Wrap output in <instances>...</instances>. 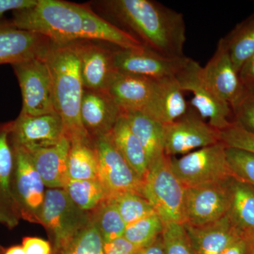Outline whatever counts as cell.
Masks as SVG:
<instances>
[{
	"instance_id": "cell-21",
	"label": "cell",
	"mask_w": 254,
	"mask_h": 254,
	"mask_svg": "<svg viewBox=\"0 0 254 254\" xmlns=\"http://www.w3.org/2000/svg\"><path fill=\"white\" fill-rule=\"evenodd\" d=\"M188 110L180 84L175 77H170L157 80L149 103L141 113L168 125L181 118Z\"/></svg>"
},
{
	"instance_id": "cell-26",
	"label": "cell",
	"mask_w": 254,
	"mask_h": 254,
	"mask_svg": "<svg viewBox=\"0 0 254 254\" xmlns=\"http://www.w3.org/2000/svg\"><path fill=\"white\" fill-rule=\"evenodd\" d=\"M110 136L119 152L143 181L149 170L148 158L144 148L131 131L123 115L114 127Z\"/></svg>"
},
{
	"instance_id": "cell-40",
	"label": "cell",
	"mask_w": 254,
	"mask_h": 254,
	"mask_svg": "<svg viewBox=\"0 0 254 254\" xmlns=\"http://www.w3.org/2000/svg\"><path fill=\"white\" fill-rule=\"evenodd\" d=\"M37 2L38 0H0V19L7 11L27 9Z\"/></svg>"
},
{
	"instance_id": "cell-28",
	"label": "cell",
	"mask_w": 254,
	"mask_h": 254,
	"mask_svg": "<svg viewBox=\"0 0 254 254\" xmlns=\"http://www.w3.org/2000/svg\"><path fill=\"white\" fill-rule=\"evenodd\" d=\"M63 190L75 205L88 213L94 211L110 198L98 180H69Z\"/></svg>"
},
{
	"instance_id": "cell-34",
	"label": "cell",
	"mask_w": 254,
	"mask_h": 254,
	"mask_svg": "<svg viewBox=\"0 0 254 254\" xmlns=\"http://www.w3.org/2000/svg\"><path fill=\"white\" fill-rule=\"evenodd\" d=\"M161 236L165 254H195L184 224L164 225Z\"/></svg>"
},
{
	"instance_id": "cell-20",
	"label": "cell",
	"mask_w": 254,
	"mask_h": 254,
	"mask_svg": "<svg viewBox=\"0 0 254 254\" xmlns=\"http://www.w3.org/2000/svg\"><path fill=\"white\" fill-rule=\"evenodd\" d=\"M71 142L64 136L58 144L47 148L25 150L48 189H64L69 178L68 159ZM22 149V148H21Z\"/></svg>"
},
{
	"instance_id": "cell-18",
	"label": "cell",
	"mask_w": 254,
	"mask_h": 254,
	"mask_svg": "<svg viewBox=\"0 0 254 254\" xmlns=\"http://www.w3.org/2000/svg\"><path fill=\"white\" fill-rule=\"evenodd\" d=\"M80 115L85 131L93 141L110 134L123 112L108 91L84 88Z\"/></svg>"
},
{
	"instance_id": "cell-19",
	"label": "cell",
	"mask_w": 254,
	"mask_h": 254,
	"mask_svg": "<svg viewBox=\"0 0 254 254\" xmlns=\"http://www.w3.org/2000/svg\"><path fill=\"white\" fill-rule=\"evenodd\" d=\"M12 121L0 123V225L9 230L18 226L21 215L12 192L14 147L11 141Z\"/></svg>"
},
{
	"instance_id": "cell-42",
	"label": "cell",
	"mask_w": 254,
	"mask_h": 254,
	"mask_svg": "<svg viewBox=\"0 0 254 254\" xmlns=\"http://www.w3.org/2000/svg\"><path fill=\"white\" fill-rule=\"evenodd\" d=\"M137 254H165L161 235L153 243L141 249Z\"/></svg>"
},
{
	"instance_id": "cell-27",
	"label": "cell",
	"mask_w": 254,
	"mask_h": 254,
	"mask_svg": "<svg viewBox=\"0 0 254 254\" xmlns=\"http://www.w3.org/2000/svg\"><path fill=\"white\" fill-rule=\"evenodd\" d=\"M68 174L69 180H98V157L93 140L71 141Z\"/></svg>"
},
{
	"instance_id": "cell-10",
	"label": "cell",
	"mask_w": 254,
	"mask_h": 254,
	"mask_svg": "<svg viewBox=\"0 0 254 254\" xmlns=\"http://www.w3.org/2000/svg\"><path fill=\"white\" fill-rule=\"evenodd\" d=\"M14 147L12 192L21 220L41 224L45 184L25 150Z\"/></svg>"
},
{
	"instance_id": "cell-13",
	"label": "cell",
	"mask_w": 254,
	"mask_h": 254,
	"mask_svg": "<svg viewBox=\"0 0 254 254\" xmlns=\"http://www.w3.org/2000/svg\"><path fill=\"white\" fill-rule=\"evenodd\" d=\"M188 58H168L148 48L115 50V66L119 73L153 80L175 77Z\"/></svg>"
},
{
	"instance_id": "cell-7",
	"label": "cell",
	"mask_w": 254,
	"mask_h": 254,
	"mask_svg": "<svg viewBox=\"0 0 254 254\" xmlns=\"http://www.w3.org/2000/svg\"><path fill=\"white\" fill-rule=\"evenodd\" d=\"M182 91L193 94L190 105L201 118L218 131H222L232 123L230 118L232 109L205 81L202 74V66L191 58L175 76Z\"/></svg>"
},
{
	"instance_id": "cell-45",
	"label": "cell",
	"mask_w": 254,
	"mask_h": 254,
	"mask_svg": "<svg viewBox=\"0 0 254 254\" xmlns=\"http://www.w3.org/2000/svg\"><path fill=\"white\" fill-rule=\"evenodd\" d=\"M5 250H6V248H4L2 245H0V254H4Z\"/></svg>"
},
{
	"instance_id": "cell-31",
	"label": "cell",
	"mask_w": 254,
	"mask_h": 254,
	"mask_svg": "<svg viewBox=\"0 0 254 254\" xmlns=\"http://www.w3.org/2000/svg\"><path fill=\"white\" fill-rule=\"evenodd\" d=\"M163 230V221L155 213L127 225L124 237L138 249H142L156 240Z\"/></svg>"
},
{
	"instance_id": "cell-11",
	"label": "cell",
	"mask_w": 254,
	"mask_h": 254,
	"mask_svg": "<svg viewBox=\"0 0 254 254\" xmlns=\"http://www.w3.org/2000/svg\"><path fill=\"white\" fill-rule=\"evenodd\" d=\"M220 141V131L205 123L194 110H188L181 118L164 125V146L169 157L188 154Z\"/></svg>"
},
{
	"instance_id": "cell-8",
	"label": "cell",
	"mask_w": 254,
	"mask_h": 254,
	"mask_svg": "<svg viewBox=\"0 0 254 254\" xmlns=\"http://www.w3.org/2000/svg\"><path fill=\"white\" fill-rule=\"evenodd\" d=\"M11 66L22 96L20 114L36 116L57 113L51 76L45 58L14 64Z\"/></svg>"
},
{
	"instance_id": "cell-17",
	"label": "cell",
	"mask_w": 254,
	"mask_h": 254,
	"mask_svg": "<svg viewBox=\"0 0 254 254\" xmlns=\"http://www.w3.org/2000/svg\"><path fill=\"white\" fill-rule=\"evenodd\" d=\"M95 41H77L80 68L84 88L108 91L118 71L114 62L115 50Z\"/></svg>"
},
{
	"instance_id": "cell-24",
	"label": "cell",
	"mask_w": 254,
	"mask_h": 254,
	"mask_svg": "<svg viewBox=\"0 0 254 254\" xmlns=\"http://www.w3.org/2000/svg\"><path fill=\"white\" fill-rule=\"evenodd\" d=\"M229 218L247 242L254 240V187L232 177L230 180Z\"/></svg>"
},
{
	"instance_id": "cell-44",
	"label": "cell",
	"mask_w": 254,
	"mask_h": 254,
	"mask_svg": "<svg viewBox=\"0 0 254 254\" xmlns=\"http://www.w3.org/2000/svg\"><path fill=\"white\" fill-rule=\"evenodd\" d=\"M4 254H26L21 245H15L6 249Z\"/></svg>"
},
{
	"instance_id": "cell-38",
	"label": "cell",
	"mask_w": 254,
	"mask_h": 254,
	"mask_svg": "<svg viewBox=\"0 0 254 254\" xmlns=\"http://www.w3.org/2000/svg\"><path fill=\"white\" fill-rule=\"evenodd\" d=\"M21 246L26 254H53L51 243L38 237H23Z\"/></svg>"
},
{
	"instance_id": "cell-2",
	"label": "cell",
	"mask_w": 254,
	"mask_h": 254,
	"mask_svg": "<svg viewBox=\"0 0 254 254\" xmlns=\"http://www.w3.org/2000/svg\"><path fill=\"white\" fill-rule=\"evenodd\" d=\"M110 14L148 48L168 58H184L186 24L181 13L152 0L103 1Z\"/></svg>"
},
{
	"instance_id": "cell-25",
	"label": "cell",
	"mask_w": 254,
	"mask_h": 254,
	"mask_svg": "<svg viewBox=\"0 0 254 254\" xmlns=\"http://www.w3.org/2000/svg\"><path fill=\"white\" fill-rule=\"evenodd\" d=\"M123 115L144 148L149 167L165 156L163 124L141 112H126Z\"/></svg>"
},
{
	"instance_id": "cell-33",
	"label": "cell",
	"mask_w": 254,
	"mask_h": 254,
	"mask_svg": "<svg viewBox=\"0 0 254 254\" xmlns=\"http://www.w3.org/2000/svg\"><path fill=\"white\" fill-rule=\"evenodd\" d=\"M62 254H105L104 241L92 220Z\"/></svg>"
},
{
	"instance_id": "cell-15",
	"label": "cell",
	"mask_w": 254,
	"mask_h": 254,
	"mask_svg": "<svg viewBox=\"0 0 254 254\" xmlns=\"http://www.w3.org/2000/svg\"><path fill=\"white\" fill-rule=\"evenodd\" d=\"M202 74L205 81L234 111L243 101L249 91L241 81L240 74L232 63L223 38L205 66Z\"/></svg>"
},
{
	"instance_id": "cell-6",
	"label": "cell",
	"mask_w": 254,
	"mask_h": 254,
	"mask_svg": "<svg viewBox=\"0 0 254 254\" xmlns=\"http://www.w3.org/2000/svg\"><path fill=\"white\" fill-rule=\"evenodd\" d=\"M175 176L186 188L228 181L234 177L222 142L195 150L180 158L170 157Z\"/></svg>"
},
{
	"instance_id": "cell-39",
	"label": "cell",
	"mask_w": 254,
	"mask_h": 254,
	"mask_svg": "<svg viewBox=\"0 0 254 254\" xmlns=\"http://www.w3.org/2000/svg\"><path fill=\"white\" fill-rule=\"evenodd\" d=\"M140 250L125 237L112 242H104L105 254H137Z\"/></svg>"
},
{
	"instance_id": "cell-46",
	"label": "cell",
	"mask_w": 254,
	"mask_h": 254,
	"mask_svg": "<svg viewBox=\"0 0 254 254\" xmlns=\"http://www.w3.org/2000/svg\"><path fill=\"white\" fill-rule=\"evenodd\" d=\"M250 93H254V91L253 92H250Z\"/></svg>"
},
{
	"instance_id": "cell-12",
	"label": "cell",
	"mask_w": 254,
	"mask_h": 254,
	"mask_svg": "<svg viewBox=\"0 0 254 254\" xmlns=\"http://www.w3.org/2000/svg\"><path fill=\"white\" fill-rule=\"evenodd\" d=\"M230 180L186 188L185 224L202 226L225 216L230 206Z\"/></svg>"
},
{
	"instance_id": "cell-41",
	"label": "cell",
	"mask_w": 254,
	"mask_h": 254,
	"mask_svg": "<svg viewBox=\"0 0 254 254\" xmlns=\"http://www.w3.org/2000/svg\"><path fill=\"white\" fill-rule=\"evenodd\" d=\"M241 81L249 92L254 91V54L244 64L240 72Z\"/></svg>"
},
{
	"instance_id": "cell-22",
	"label": "cell",
	"mask_w": 254,
	"mask_h": 254,
	"mask_svg": "<svg viewBox=\"0 0 254 254\" xmlns=\"http://www.w3.org/2000/svg\"><path fill=\"white\" fill-rule=\"evenodd\" d=\"M184 225L196 254H221L229 246L243 238L227 214L217 221L202 226Z\"/></svg>"
},
{
	"instance_id": "cell-37",
	"label": "cell",
	"mask_w": 254,
	"mask_h": 254,
	"mask_svg": "<svg viewBox=\"0 0 254 254\" xmlns=\"http://www.w3.org/2000/svg\"><path fill=\"white\" fill-rule=\"evenodd\" d=\"M234 112L237 115V122L254 133V93L249 92Z\"/></svg>"
},
{
	"instance_id": "cell-9",
	"label": "cell",
	"mask_w": 254,
	"mask_h": 254,
	"mask_svg": "<svg viewBox=\"0 0 254 254\" xmlns=\"http://www.w3.org/2000/svg\"><path fill=\"white\" fill-rule=\"evenodd\" d=\"M93 142L98 157V179L109 198L128 192L143 195V180L119 152L110 133Z\"/></svg>"
},
{
	"instance_id": "cell-5",
	"label": "cell",
	"mask_w": 254,
	"mask_h": 254,
	"mask_svg": "<svg viewBox=\"0 0 254 254\" xmlns=\"http://www.w3.org/2000/svg\"><path fill=\"white\" fill-rule=\"evenodd\" d=\"M142 194L154 208L164 225L186 222V187L174 174L168 155L149 167L143 180Z\"/></svg>"
},
{
	"instance_id": "cell-29",
	"label": "cell",
	"mask_w": 254,
	"mask_h": 254,
	"mask_svg": "<svg viewBox=\"0 0 254 254\" xmlns=\"http://www.w3.org/2000/svg\"><path fill=\"white\" fill-rule=\"evenodd\" d=\"M234 66L238 72L254 54V18L242 23L223 38Z\"/></svg>"
},
{
	"instance_id": "cell-16",
	"label": "cell",
	"mask_w": 254,
	"mask_h": 254,
	"mask_svg": "<svg viewBox=\"0 0 254 254\" xmlns=\"http://www.w3.org/2000/svg\"><path fill=\"white\" fill-rule=\"evenodd\" d=\"M51 43L46 36L0 19V64L45 58Z\"/></svg>"
},
{
	"instance_id": "cell-43",
	"label": "cell",
	"mask_w": 254,
	"mask_h": 254,
	"mask_svg": "<svg viewBox=\"0 0 254 254\" xmlns=\"http://www.w3.org/2000/svg\"><path fill=\"white\" fill-rule=\"evenodd\" d=\"M249 242L245 239L241 238L229 246L221 254H245L248 247Z\"/></svg>"
},
{
	"instance_id": "cell-23",
	"label": "cell",
	"mask_w": 254,
	"mask_h": 254,
	"mask_svg": "<svg viewBox=\"0 0 254 254\" xmlns=\"http://www.w3.org/2000/svg\"><path fill=\"white\" fill-rule=\"evenodd\" d=\"M156 81L118 72L108 91L123 113L143 112L149 103Z\"/></svg>"
},
{
	"instance_id": "cell-3",
	"label": "cell",
	"mask_w": 254,
	"mask_h": 254,
	"mask_svg": "<svg viewBox=\"0 0 254 254\" xmlns=\"http://www.w3.org/2000/svg\"><path fill=\"white\" fill-rule=\"evenodd\" d=\"M45 60L53 83L55 110L63 120L64 136L70 142L91 139L82 125L80 115L84 87L77 41L66 44L52 43Z\"/></svg>"
},
{
	"instance_id": "cell-36",
	"label": "cell",
	"mask_w": 254,
	"mask_h": 254,
	"mask_svg": "<svg viewBox=\"0 0 254 254\" xmlns=\"http://www.w3.org/2000/svg\"><path fill=\"white\" fill-rule=\"evenodd\" d=\"M220 141L229 148L245 150L254 154V133L238 122L220 131Z\"/></svg>"
},
{
	"instance_id": "cell-4",
	"label": "cell",
	"mask_w": 254,
	"mask_h": 254,
	"mask_svg": "<svg viewBox=\"0 0 254 254\" xmlns=\"http://www.w3.org/2000/svg\"><path fill=\"white\" fill-rule=\"evenodd\" d=\"M91 221V213L82 210L63 189H48L41 214L53 247V254H62Z\"/></svg>"
},
{
	"instance_id": "cell-14",
	"label": "cell",
	"mask_w": 254,
	"mask_h": 254,
	"mask_svg": "<svg viewBox=\"0 0 254 254\" xmlns=\"http://www.w3.org/2000/svg\"><path fill=\"white\" fill-rule=\"evenodd\" d=\"M10 136L14 146L27 151L53 146L64 136L63 120L58 113L36 116L19 114L12 121Z\"/></svg>"
},
{
	"instance_id": "cell-35",
	"label": "cell",
	"mask_w": 254,
	"mask_h": 254,
	"mask_svg": "<svg viewBox=\"0 0 254 254\" xmlns=\"http://www.w3.org/2000/svg\"><path fill=\"white\" fill-rule=\"evenodd\" d=\"M226 155L234 177L254 187V154L226 147Z\"/></svg>"
},
{
	"instance_id": "cell-30",
	"label": "cell",
	"mask_w": 254,
	"mask_h": 254,
	"mask_svg": "<svg viewBox=\"0 0 254 254\" xmlns=\"http://www.w3.org/2000/svg\"><path fill=\"white\" fill-rule=\"evenodd\" d=\"M91 220L104 242H112L125 235L127 225L110 198L91 212Z\"/></svg>"
},
{
	"instance_id": "cell-32",
	"label": "cell",
	"mask_w": 254,
	"mask_h": 254,
	"mask_svg": "<svg viewBox=\"0 0 254 254\" xmlns=\"http://www.w3.org/2000/svg\"><path fill=\"white\" fill-rule=\"evenodd\" d=\"M110 198L127 225L156 213L148 200L138 193L128 192Z\"/></svg>"
},
{
	"instance_id": "cell-1",
	"label": "cell",
	"mask_w": 254,
	"mask_h": 254,
	"mask_svg": "<svg viewBox=\"0 0 254 254\" xmlns=\"http://www.w3.org/2000/svg\"><path fill=\"white\" fill-rule=\"evenodd\" d=\"M12 14L10 21L16 27L46 36L55 44L91 41L111 43L120 49L144 48L131 33L100 17L85 5L38 0L34 6Z\"/></svg>"
}]
</instances>
